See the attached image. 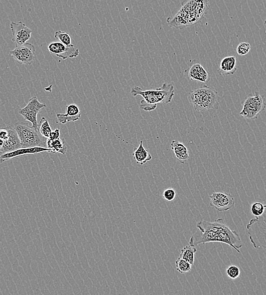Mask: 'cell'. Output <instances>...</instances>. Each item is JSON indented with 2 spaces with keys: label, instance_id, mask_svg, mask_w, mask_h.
I'll use <instances>...</instances> for the list:
<instances>
[{
  "label": "cell",
  "instance_id": "3",
  "mask_svg": "<svg viewBox=\"0 0 266 295\" xmlns=\"http://www.w3.org/2000/svg\"><path fill=\"white\" fill-rule=\"evenodd\" d=\"M131 94L133 97L138 95L143 99L140 101V109L145 111L156 109L158 104H168L172 101L174 95V86L169 83H164L160 88L152 90H144L140 87H133Z\"/></svg>",
  "mask_w": 266,
  "mask_h": 295
},
{
  "label": "cell",
  "instance_id": "13",
  "mask_svg": "<svg viewBox=\"0 0 266 295\" xmlns=\"http://www.w3.org/2000/svg\"><path fill=\"white\" fill-rule=\"evenodd\" d=\"M44 152L52 153L51 150H50L48 148L45 147L20 148L10 152L0 153V163L2 164L4 162L13 159L15 157L37 154V153Z\"/></svg>",
  "mask_w": 266,
  "mask_h": 295
},
{
  "label": "cell",
  "instance_id": "25",
  "mask_svg": "<svg viewBox=\"0 0 266 295\" xmlns=\"http://www.w3.org/2000/svg\"><path fill=\"white\" fill-rule=\"evenodd\" d=\"M265 211V205L261 202L253 203L251 207V213L255 217H260L263 214Z\"/></svg>",
  "mask_w": 266,
  "mask_h": 295
},
{
  "label": "cell",
  "instance_id": "11",
  "mask_svg": "<svg viewBox=\"0 0 266 295\" xmlns=\"http://www.w3.org/2000/svg\"><path fill=\"white\" fill-rule=\"evenodd\" d=\"M48 49L50 53L63 60L77 57L80 54L79 49L75 47L73 44L67 46L61 42L50 43Z\"/></svg>",
  "mask_w": 266,
  "mask_h": 295
},
{
  "label": "cell",
  "instance_id": "27",
  "mask_svg": "<svg viewBox=\"0 0 266 295\" xmlns=\"http://www.w3.org/2000/svg\"><path fill=\"white\" fill-rule=\"evenodd\" d=\"M251 46L250 44L246 42L241 43L237 47L236 51L240 56H245L250 52Z\"/></svg>",
  "mask_w": 266,
  "mask_h": 295
},
{
  "label": "cell",
  "instance_id": "28",
  "mask_svg": "<svg viewBox=\"0 0 266 295\" xmlns=\"http://www.w3.org/2000/svg\"><path fill=\"white\" fill-rule=\"evenodd\" d=\"M176 196V190L173 188H168L164 191L163 197L165 201L171 202Z\"/></svg>",
  "mask_w": 266,
  "mask_h": 295
},
{
  "label": "cell",
  "instance_id": "16",
  "mask_svg": "<svg viewBox=\"0 0 266 295\" xmlns=\"http://www.w3.org/2000/svg\"><path fill=\"white\" fill-rule=\"evenodd\" d=\"M56 116L61 124H66L77 122L81 117V112L76 104L72 103L66 106L65 114H57Z\"/></svg>",
  "mask_w": 266,
  "mask_h": 295
},
{
  "label": "cell",
  "instance_id": "30",
  "mask_svg": "<svg viewBox=\"0 0 266 295\" xmlns=\"http://www.w3.org/2000/svg\"><path fill=\"white\" fill-rule=\"evenodd\" d=\"M265 25L266 26V20H265Z\"/></svg>",
  "mask_w": 266,
  "mask_h": 295
},
{
  "label": "cell",
  "instance_id": "22",
  "mask_svg": "<svg viewBox=\"0 0 266 295\" xmlns=\"http://www.w3.org/2000/svg\"><path fill=\"white\" fill-rule=\"evenodd\" d=\"M38 130L41 135L45 137V138H49L50 134L52 131L48 120L44 117L41 119L38 124Z\"/></svg>",
  "mask_w": 266,
  "mask_h": 295
},
{
  "label": "cell",
  "instance_id": "14",
  "mask_svg": "<svg viewBox=\"0 0 266 295\" xmlns=\"http://www.w3.org/2000/svg\"><path fill=\"white\" fill-rule=\"evenodd\" d=\"M8 132L7 138L4 141L2 147L0 148V153L10 152L21 147V144L14 128L11 126L6 127Z\"/></svg>",
  "mask_w": 266,
  "mask_h": 295
},
{
  "label": "cell",
  "instance_id": "9",
  "mask_svg": "<svg viewBox=\"0 0 266 295\" xmlns=\"http://www.w3.org/2000/svg\"><path fill=\"white\" fill-rule=\"evenodd\" d=\"M12 58L20 64L31 65L35 59V47L30 43L16 45L10 52Z\"/></svg>",
  "mask_w": 266,
  "mask_h": 295
},
{
  "label": "cell",
  "instance_id": "19",
  "mask_svg": "<svg viewBox=\"0 0 266 295\" xmlns=\"http://www.w3.org/2000/svg\"><path fill=\"white\" fill-rule=\"evenodd\" d=\"M133 156L136 163L141 165L147 163L152 159L151 153L144 147L142 141H140L138 147L135 148Z\"/></svg>",
  "mask_w": 266,
  "mask_h": 295
},
{
  "label": "cell",
  "instance_id": "17",
  "mask_svg": "<svg viewBox=\"0 0 266 295\" xmlns=\"http://www.w3.org/2000/svg\"><path fill=\"white\" fill-rule=\"evenodd\" d=\"M237 59L235 56L224 57L220 63L219 69L218 70L220 76H227L234 74L237 68Z\"/></svg>",
  "mask_w": 266,
  "mask_h": 295
},
{
  "label": "cell",
  "instance_id": "7",
  "mask_svg": "<svg viewBox=\"0 0 266 295\" xmlns=\"http://www.w3.org/2000/svg\"><path fill=\"white\" fill-rule=\"evenodd\" d=\"M266 103L263 96L259 93L249 95L243 104V107L239 115L245 119L256 120L265 110Z\"/></svg>",
  "mask_w": 266,
  "mask_h": 295
},
{
  "label": "cell",
  "instance_id": "6",
  "mask_svg": "<svg viewBox=\"0 0 266 295\" xmlns=\"http://www.w3.org/2000/svg\"><path fill=\"white\" fill-rule=\"evenodd\" d=\"M247 230L253 247L266 249V205L263 215L250 220L247 225Z\"/></svg>",
  "mask_w": 266,
  "mask_h": 295
},
{
  "label": "cell",
  "instance_id": "29",
  "mask_svg": "<svg viewBox=\"0 0 266 295\" xmlns=\"http://www.w3.org/2000/svg\"><path fill=\"white\" fill-rule=\"evenodd\" d=\"M60 130L59 128H57L55 131H52L50 134L49 139V140H54L60 138Z\"/></svg>",
  "mask_w": 266,
  "mask_h": 295
},
{
  "label": "cell",
  "instance_id": "26",
  "mask_svg": "<svg viewBox=\"0 0 266 295\" xmlns=\"http://www.w3.org/2000/svg\"><path fill=\"white\" fill-rule=\"evenodd\" d=\"M240 269L237 266L232 265L227 270V274L231 280H236L240 276Z\"/></svg>",
  "mask_w": 266,
  "mask_h": 295
},
{
  "label": "cell",
  "instance_id": "2",
  "mask_svg": "<svg viewBox=\"0 0 266 295\" xmlns=\"http://www.w3.org/2000/svg\"><path fill=\"white\" fill-rule=\"evenodd\" d=\"M209 2V0H184L176 14L168 18L169 26L182 29L195 25L207 13Z\"/></svg>",
  "mask_w": 266,
  "mask_h": 295
},
{
  "label": "cell",
  "instance_id": "23",
  "mask_svg": "<svg viewBox=\"0 0 266 295\" xmlns=\"http://www.w3.org/2000/svg\"><path fill=\"white\" fill-rule=\"evenodd\" d=\"M176 270L181 274H186L191 271L192 265L179 257L176 261Z\"/></svg>",
  "mask_w": 266,
  "mask_h": 295
},
{
  "label": "cell",
  "instance_id": "18",
  "mask_svg": "<svg viewBox=\"0 0 266 295\" xmlns=\"http://www.w3.org/2000/svg\"><path fill=\"white\" fill-rule=\"evenodd\" d=\"M170 145L177 160L182 164H185L189 159V150L186 145L178 140L172 141Z\"/></svg>",
  "mask_w": 266,
  "mask_h": 295
},
{
  "label": "cell",
  "instance_id": "5",
  "mask_svg": "<svg viewBox=\"0 0 266 295\" xmlns=\"http://www.w3.org/2000/svg\"><path fill=\"white\" fill-rule=\"evenodd\" d=\"M14 128L17 132L22 148H47V139L41 135L39 130H35L28 123L17 122L15 124Z\"/></svg>",
  "mask_w": 266,
  "mask_h": 295
},
{
  "label": "cell",
  "instance_id": "12",
  "mask_svg": "<svg viewBox=\"0 0 266 295\" xmlns=\"http://www.w3.org/2000/svg\"><path fill=\"white\" fill-rule=\"evenodd\" d=\"M12 32V41L16 45H22L27 43L31 38L32 31L22 22H12L10 24Z\"/></svg>",
  "mask_w": 266,
  "mask_h": 295
},
{
  "label": "cell",
  "instance_id": "15",
  "mask_svg": "<svg viewBox=\"0 0 266 295\" xmlns=\"http://www.w3.org/2000/svg\"><path fill=\"white\" fill-rule=\"evenodd\" d=\"M187 71L191 81L207 83L211 80L210 73L200 63L194 64Z\"/></svg>",
  "mask_w": 266,
  "mask_h": 295
},
{
  "label": "cell",
  "instance_id": "4",
  "mask_svg": "<svg viewBox=\"0 0 266 295\" xmlns=\"http://www.w3.org/2000/svg\"><path fill=\"white\" fill-rule=\"evenodd\" d=\"M188 101L195 111H206L218 110L220 97L214 88L204 85L194 89L189 93Z\"/></svg>",
  "mask_w": 266,
  "mask_h": 295
},
{
  "label": "cell",
  "instance_id": "20",
  "mask_svg": "<svg viewBox=\"0 0 266 295\" xmlns=\"http://www.w3.org/2000/svg\"><path fill=\"white\" fill-rule=\"evenodd\" d=\"M47 148L51 150L52 153H60L62 155H65L67 152V147L64 140L60 138L54 140L47 139Z\"/></svg>",
  "mask_w": 266,
  "mask_h": 295
},
{
  "label": "cell",
  "instance_id": "24",
  "mask_svg": "<svg viewBox=\"0 0 266 295\" xmlns=\"http://www.w3.org/2000/svg\"><path fill=\"white\" fill-rule=\"evenodd\" d=\"M55 37L56 39L59 40L61 43L67 45V46L72 44L71 37H70L68 32L60 30L57 31L55 32Z\"/></svg>",
  "mask_w": 266,
  "mask_h": 295
},
{
  "label": "cell",
  "instance_id": "1",
  "mask_svg": "<svg viewBox=\"0 0 266 295\" xmlns=\"http://www.w3.org/2000/svg\"><path fill=\"white\" fill-rule=\"evenodd\" d=\"M198 229L191 237L189 244L194 247L200 244L218 242L230 245L235 250L241 253L240 249L244 246L238 232L230 229L222 218L215 220L214 222L202 220L197 224Z\"/></svg>",
  "mask_w": 266,
  "mask_h": 295
},
{
  "label": "cell",
  "instance_id": "21",
  "mask_svg": "<svg viewBox=\"0 0 266 295\" xmlns=\"http://www.w3.org/2000/svg\"><path fill=\"white\" fill-rule=\"evenodd\" d=\"M197 251V250L195 247L189 244L181 249L180 257L188 262L191 265H193L195 260V254Z\"/></svg>",
  "mask_w": 266,
  "mask_h": 295
},
{
  "label": "cell",
  "instance_id": "10",
  "mask_svg": "<svg viewBox=\"0 0 266 295\" xmlns=\"http://www.w3.org/2000/svg\"><path fill=\"white\" fill-rule=\"evenodd\" d=\"M211 207L219 212L230 210L235 207V200L230 194L224 192L214 193L210 196Z\"/></svg>",
  "mask_w": 266,
  "mask_h": 295
},
{
  "label": "cell",
  "instance_id": "31",
  "mask_svg": "<svg viewBox=\"0 0 266 295\" xmlns=\"http://www.w3.org/2000/svg\"></svg>",
  "mask_w": 266,
  "mask_h": 295
},
{
  "label": "cell",
  "instance_id": "8",
  "mask_svg": "<svg viewBox=\"0 0 266 295\" xmlns=\"http://www.w3.org/2000/svg\"><path fill=\"white\" fill-rule=\"evenodd\" d=\"M45 103H41L38 98L35 96L29 100L27 105L23 109L19 110V113L21 115L24 120L32 123V126L35 130H38V123L37 116L39 112L46 107Z\"/></svg>",
  "mask_w": 266,
  "mask_h": 295
}]
</instances>
